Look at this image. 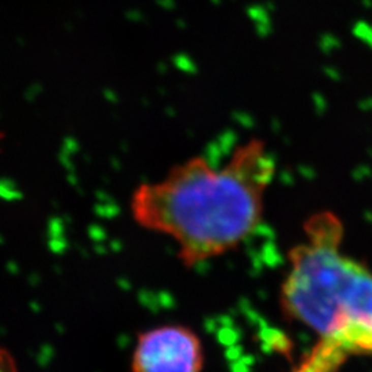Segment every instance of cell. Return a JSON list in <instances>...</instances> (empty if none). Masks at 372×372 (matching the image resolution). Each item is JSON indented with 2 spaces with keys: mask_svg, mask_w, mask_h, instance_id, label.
Segmentation results:
<instances>
[{
  "mask_svg": "<svg viewBox=\"0 0 372 372\" xmlns=\"http://www.w3.org/2000/svg\"><path fill=\"white\" fill-rule=\"evenodd\" d=\"M0 372H18L14 356L3 346H0Z\"/></svg>",
  "mask_w": 372,
  "mask_h": 372,
  "instance_id": "4",
  "label": "cell"
},
{
  "mask_svg": "<svg viewBox=\"0 0 372 372\" xmlns=\"http://www.w3.org/2000/svg\"><path fill=\"white\" fill-rule=\"evenodd\" d=\"M205 353L196 331L163 324L139 332L131 354V372H203Z\"/></svg>",
  "mask_w": 372,
  "mask_h": 372,
  "instance_id": "3",
  "label": "cell"
},
{
  "mask_svg": "<svg viewBox=\"0 0 372 372\" xmlns=\"http://www.w3.org/2000/svg\"><path fill=\"white\" fill-rule=\"evenodd\" d=\"M274 174L272 154L262 142L251 141L222 168L192 158L159 181L139 183L130 214L142 229L170 237L179 262L193 267L229 253L257 230Z\"/></svg>",
  "mask_w": 372,
  "mask_h": 372,
  "instance_id": "1",
  "label": "cell"
},
{
  "mask_svg": "<svg viewBox=\"0 0 372 372\" xmlns=\"http://www.w3.org/2000/svg\"><path fill=\"white\" fill-rule=\"evenodd\" d=\"M305 237L288 251L280 310L313 331L309 353L342 368L352 356L372 357V269L342 251L344 225L331 211L312 214Z\"/></svg>",
  "mask_w": 372,
  "mask_h": 372,
  "instance_id": "2",
  "label": "cell"
}]
</instances>
